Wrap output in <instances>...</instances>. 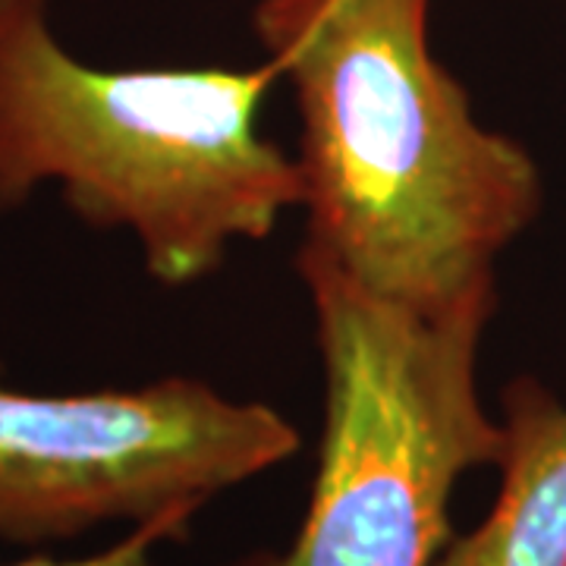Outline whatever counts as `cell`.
Segmentation results:
<instances>
[{
	"mask_svg": "<svg viewBox=\"0 0 566 566\" xmlns=\"http://www.w3.org/2000/svg\"><path fill=\"white\" fill-rule=\"evenodd\" d=\"M324 368V428L303 526L230 566H434L465 472L497 465L504 424L479 397L494 293L422 312L300 245Z\"/></svg>",
	"mask_w": 566,
	"mask_h": 566,
	"instance_id": "obj_3",
	"label": "cell"
},
{
	"mask_svg": "<svg viewBox=\"0 0 566 566\" xmlns=\"http://www.w3.org/2000/svg\"><path fill=\"white\" fill-rule=\"evenodd\" d=\"M277 70H111L76 57L54 0H0V218L54 186L95 230H123L161 286L214 274L303 208V174L262 129Z\"/></svg>",
	"mask_w": 566,
	"mask_h": 566,
	"instance_id": "obj_2",
	"label": "cell"
},
{
	"mask_svg": "<svg viewBox=\"0 0 566 566\" xmlns=\"http://www.w3.org/2000/svg\"><path fill=\"white\" fill-rule=\"evenodd\" d=\"M0 371H3V359H0Z\"/></svg>",
	"mask_w": 566,
	"mask_h": 566,
	"instance_id": "obj_7",
	"label": "cell"
},
{
	"mask_svg": "<svg viewBox=\"0 0 566 566\" xmlns=\"http://www.w3.org/2000/svg\"><path fill=\"white\" fill-rule=\"evenodd\" d=\"M428 13L431 0H259L252 29L296 98L303 245L378 296L441 312L494 293L542 174L475 120Z\"/></svg>",
	"mask_w": 566,
	"mask_h": 566,
	"instance_id": "obj_1",
	"label": "cell"
},
{
	"mask_svg": "<svg viewBox=\"0 0 566 566\" xmlns=\"http://www.w3.org/2000/svg\"><path fill=\"white\" fill-rule=\"evenodd\" d=\"M199 513L192 510H177V513H164L158 520H148L139 526H129L120 542L102 547L95 554H82V557H51V554H29L17 564L0 566H158L155 564V551L164 542H182L189 535V526Z\"/></svg>",
	"mask_w": 566,
	"mask_h": 566,
	"instance_id": "obj_6",
	"label": "cell"
},
{
	"mask_svg": "<svg viewBox=\"0 0 566 566\" xmlns=\"http://www.w3.org/2000/svg\"><path fill=\"white\" fill-rule=\"evenodd\" d=\"M501 488L488 516L434 566H566V403L542 381L501 390Z\"/></svg>",
	"mask_w": 566,
	"mask_h": 566,
	"instance_id": "obj_5",
	"label": "cell"
},
{
	"mask_svg": "<svg viewBox=\"0 0 566 566\" xmlns=\"http://www.w3.org/2000/svg\"><path fill=\"white\" fill-rule=\"evenodd\" d=\"M296 450L300 431L277 409L199 378L80 394L0 385V542L48 545L199 513Z\"/></svg>",
	"mask_w": 566,
	"mask_h": 566,
	"instance_id": "obj_4",
	"label": "cell"
}]
</instances>
